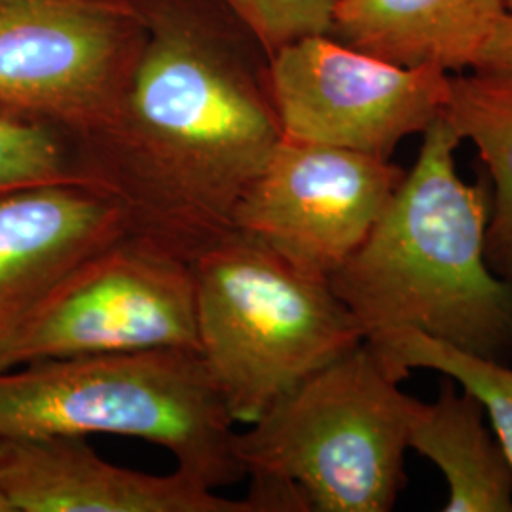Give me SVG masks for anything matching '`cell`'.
I'll list each match as a JSON object with an SVG mask.
<instances>
[{
  "instance_id": "6da1fadb",
  "label": "cell",
  "mask_w": 512,
  "mask_h": 512,
  "mask_svg": "<svg viewBox=\"0 0 512 512\" xmlns=\"http://www.w3.org/2000/svg\"><path fill=\"white\" fill-rule=\"evenodd\" d=\"M148 35L116 109L71 139L88 184L129 232L190 262L234 230L241 196L283 139L266 80L169 8L147 2Z\"/></svg>"
},
{
  "instance_id": "7a4b0ae2",
  "label": "cell",
  "mask_w": 512,
  "mask_h": 512,
  "mask_svg": "<svg viewBox=\"0 0 512 512\" xmlns=\"http://www.w3.org/2000/svg\"><path fill=\"white\" fill-rule=\"evenodd\" d=\"M461 137L439 118L363 245L329 279L368 336L416 329L450 346L509 361L512 281L486 258L492 192L459 177Z\"/></svg>"
},
{
  "instance_id": "3957f363",
  "label": "cell",
  "mask_w": 512,
  "mask_h": 512,
  "mask_svg": "<svg viewBox=\"0 0 512 512\" xmlns=\"http://www.w3.org/2000/svg\"><path fill=\"white\" fill-rule=\"evenodd\" d=\"M116 435L162 446L217 490L245 476L232 420L196 349L46 359L0 370V439Z\"/></svg>"
},
{
  "instance_id": "277c9868",
  "label": "cell",
  "mask_w": 512,
  "mask_h": 512,
  "mask_svg": "<svg viewBox=\"0 0 512 512\" xmlns=\"http://www.w3.org/2000/svg\"><path fill=\"white\" fill-rule=\"evenodd\" d=\"M198 353L236 425L365 336L323 279L232 230L192 260Z\"/></svg>"
},
{
  "instance_id": "5b68a950",
  "label": "cell",
  "mask_w": 512,
  "mask_h": 512,
  "mask_svg": "<svg viewBox=\"0 0 512 512\" xmlns=\"http://www.w3.org/2000/svg\"><path fill=\"white\" fill-rule=\"evenodd\" d=\"M401 382L363 340L236 431L245 476L291 484L310 511H391L416 404Z\"/></svg>"
},
{
  "instance_id": "8992f818",
  "label": "cell",
  "mask_w": 512,
  "mask_h": 512,
  "mask_svg": "<svg viewBox=\"0 0 512 512\" xmlns=\"http://www.w3.org/2000/svg\"><path fill=\"white\" fill-rule=\"evenodd\" d=\"M160 348L198 351L194 268L183 255L128 230L55 283L0 357V370Z\"/></svg>"
},
{
  "instance_id": "52a82bcc",
  "label": "cell",
  "mask_w": 512,
  "mask_h": 512,
  "mask_svg": "<svg viewBox=\"0 0 512 512\" xmlns=\"http://www.w3.org/2000/svg\"><path fill=\"white\" fill-rule=\"evenodd\" d=\"M148 35L145 0H0V109L71 139L116 109Z\"/></svg>"
},
{
  "instance_id": "ba28073f",
  "label": "cell",
  "mask_w": 512,
  "mask_h": 512,
  "mask_svg": "<svg viewBox=\"0 0 512 512\" xmlns=\"http://www.w3.org/2000/svg\"><path fill=\"white\" fill-rule=\"evenodd\" d=\"M266 88L283 137L389 160L404 137L423 133L442 114L450 76L317 35L270 55Z\"/></svg>"
},
{
  "instance_id": "9c48e42d",
  "label": "cell",
  "mask_w": 512,
  "mask_h": 512,
  "mask_svg": "<svg viewBox=\"0 0 512 512\" xmlns=\"http://www.w3.org/2000/svg\"><path fill=\"white\" fill-rule=\"evenodd\" d=\"M404 175L387 158L283 137L241 196L234 230L329 283L368 238Z\"/></svg>"
},
{
  "instance_id": "30bf717a",
  "label": "cell",
  "mask_w": 512,
  "mask_h": 512,
  "mask_svg": "<svg viewBox=\"0 0 512 512\" xmlns=\"http://www.w3.org/2000/svg\"><path fill=\"white\" fill-rule=\"evenodd\" d=\"M0 495L12 512H253L179 469L118 467L78 437L0 439Z\"/></svg>"
},
{
  "instance_id": "8fae6325",
  "label": "cell",
  "mask_w": 512,
  "mask_h": 512,
  "mask_svg": "<svg viewBox=\"0 0 512 512\" xmlns=\"http://www.w3.org/2000/svg\"><path fill=\"white\" fill-rule=\"evenodd\" d=\"M124 232L120 207L86 184L31 188L0 200V357L55 283Z\"/></svg>"
},
{
  "instance_id": "7c38bea8",
  "label": "cell",
  "mask_w": 512,
  "mask_h": 512,
  "mask_svg": "<svg viewBox=\"0 0 512 512\" xmlns=\"http://www.w3.org/2000/svg\"><path fill=\"white\" fill-rule=\"evenodd\" d=\"M503 0H334L329 37L401 67L473 69Z\"/></svg>"
},
{
  "instance_id": "4fadbf2b",
  "label": "cell",
  "mask_w": 512,
  "mask_h": 512,
  "mask_svg": "<svg viewBox=\"0 0 512 512\" xmlns=\"http://www.w3.org/2000/svg\"><path fill=\"white\" fill-rule=\"evenodd\" d=\"M467 391L442 385L435 403L416 401L408 448L431 459L448 484L446 512H512V467Z\"/></svg>"
},
{
  "instance_id": "5bb4252c",
  "label": "cell",
  "mask_w": 512,
  "mask_h": 512,
  "mask_svg": "<svg viewBox=\"0 0 512 512\" xmlns=\"http://www.w3.org/2000/svg\"><path fill=\"white\" fill-rule=\"evenodd\" d=\"M442 116L488 167L494 196L486 258L495 274L512 281V78L480 71L450 76Z\"/></svg>"
},
{
  "instance_id": "9a60e30c",
  "label": "cell",
  "mask_w": 512,
  "mask_h": 512,
  "mask_svg": "<svg viewBox=\"0 0 512 512\" xmlns=\"http://www.w3.org/2000/svg\"><path fill=\"white\" fill-rule=\"evenodd\" d=\"M365 342L403 380L412 368H425L461 384L482 406L512 467V368L406 327L372 332Z\"/></svg>"
},
{
  "instance_id": "2e32d148",
  "label": "cell",
  "mask_w": 512,
  "mask_h": 512,
  "mask_svg": "<svg viewBox=\"0 0 512 512\" xmlns=\"http://www.w3.org/2000/svg\"><path fill=\"white\" fill-rule=\"evenodd\" d=\"M86 184L71 137L52 124L0 109V200L31 188Z\"/></svg>"
},
{
  "instance_id": "e0dca14e",
  "label": "cell",
  "mask_w": 512,
  "mask_h": 512,
  "mask_svg": "<svg viewBox=\"0 0 512 512\" xmlns=\"http://www.w3.org/2000/svg\"><path fill=\"white\" fill-rule=\"evenodd\" d=\"M268 52L296 40L330 35L334 0H217Z\"/></svg>"
},
{
  "instance_id": "ac0fdd59",
  "label": "cell",
  "mask_w": 512,
  "mask_h": 512,
  "mask_svg": "<svg viewBox=\"0 0 512 512\" xmlns=\"http://www.w3.org/2000/svg\"><path fill=\"white\" fill-rule=\"evenodd\" d=\"M473 71L501 74L512 78V14L505 12L497 19L484 48L476 57Z\"/></svg>"
},
{
  "instance_id": "d6986e66",
  "label": "cell",
  "mask_w": 512,
  "mask_h": 512,
  "mask_svg": "<svg viewBox=\"0 0 512 512\" xmlns=\"http://www.w3.org/2000/svg\"><path fill=\"white\" fill-rule=\"evenodd\" d=\"M0 512H12V507L4 501V497L0 495Z\"/></svg>"
},
{
  "instance_id": "ffe728a7",
  "label": "cell",
  "mask_w": 512,
  "mask_h": 512,
  "mask_svg": "<svg viewBox=\"0 0 512 512\" xmlns=\"http://www.w3.org/2000/svg\"><path fill=\"white\" fill-rule=\"evenodd\" d=\"M505 2V8H507V12H511L512 14V0H503Z\"/></svg>"
}]
</instances>
